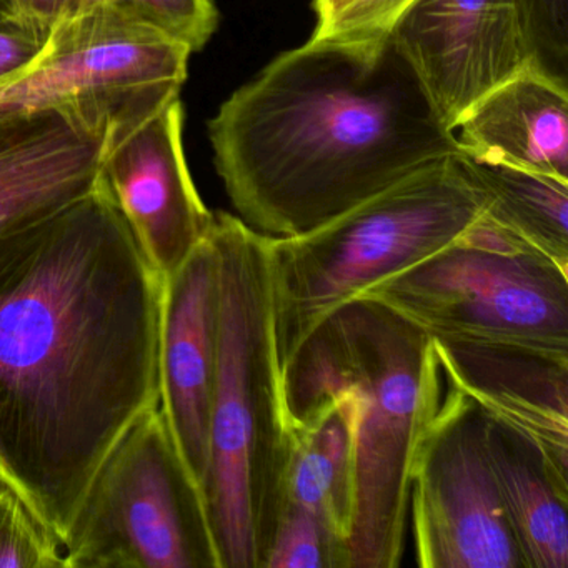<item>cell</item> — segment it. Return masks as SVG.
Segmentation results:
<instances>
[{"label":"cell","instance_id":"obj_1","mask_svg":"<svg viewBox=\"0 0 568 568\" xmlns=\"http://www.w3.org/2000/svg\"><path fill=\"white\" fill-rule=\"evenodd\" d=\"M162 285L101 181L0 237V480L62 545L99 465L161 405Z\"/></svg>","mask_w":568,"mask_h":568},{"label":"cell","instance_id":"obj_2","mask_svg":"<svg viewBox=\"0 0 568 568\" xmlns=\"http://www.w3.org/2000/svg\"><path fill=\"white\" fill-rule=\"evenodd\" d=\"M215 169L245 225L294 237L458 151L392 44L311 38L209 122Z\"/></svg>","mask_w":568,"mask_h":568},{"label":"cell","instance_id":"obj_3","mask_svg":"<svg viewBox=\"0 0 568 568\" xmlns=\"http://www.w3.org/2000/svg\"><path fill=\"white\" fill-rule=\"evenodd\" d=\"M209 237L219 258V347L205 500L221 568H265L291 447L268 237L229 212H214Z\"/></svg>","mask_w":568,"mask_h":568},{"label":"cell","instance_id":"obj_4","mask_svg":"<svg viewBox=\"0 0 568 568\" xmlns=\"http://www.w3.org/2000/svg\"><path fill=\"white\" fill-rule=\"evenodd\" d=\"M285 404L352 385L361 395L348 568H397L408 534L412 467L442 402L432 338L368 298L332 312L295 352Z\"/></svg>","mask_w":568,"mask_h":568},{"label":"cell","instance_id":"obj_5","mask_svg":"<svg viewBox=\"0 0 568 568\" xmlns=\"http://www.w3.org/2000/svg\"><path fill=\"white\" fill-rule=\"evenodd\" d=\"M484 211L452 154L312 231L268 237L282 372L332 312L457 241Z\"/></svg>","mask_w":568,"mask_h":568},{"label":"cell","instance_id":"obj_6","mask_svg":"<svg viewBox=\"0 0 568 568\" xmlns=\"http://www.w3.org/2000/svg\"><path fill=\"white\" fill-rule=\"evenodd\" d=\"M430 338L568 357V268L485 214L457 241L358 295Z\"/></svg>","mask_w":568,"mask_h":568},{"label":"cell","instance_id":"obj_7","mask_svg":"<svg viewBox=\"0 0 568 568\" xmlns=\"http://www.w3.org/2000/svg\"><path fill=\"white\" fill-rule=\"evenodd\" d=\"M65 568H221L207 500L161 405L99 465L64 540Z\"/></svg>","mask_w":568,"mask_h":568},{"label":"cell","instance_id":"obj_8","mask_svg":"<svg viewBox=\"0 0 568 568\" xmlns=\"http://www.w3.org/2000/svg\"><path fill=\"white\" fill-rule=\"evenodd\" d=\"M191 55L155 29L94 9L58 22L41 54L0 82V115L62 109L109 129L115 144L179 99Z\"/></svg>","mask_w":568,"mask_h":568},{"label":"cell","instance_id":"obj_9","mask_svg":"<svg viewBox=\"0 0 568 568\" xmlns=\"http://www.w3.org/2000/svg\"><path fill=\"white\" fill-rule=\"evenodd\" d=\"M487 418L442 395L412 467L408 525L420 568H525L485 444Z\"/></svg>","mask_w":568,"mask_h":568},{"label":"cell","instance_id":"obj_10","mask_svg":"<svg viewBox=\"0 0 568 568\" xmlns=\"http://www.w3.org/2000/svg\"><path fill=\"white\" fill-rule=\"evenodd\" d=\"M445 128L535 62L517 0H417L390 34Z\"/></svg>","mask_w":568,"mask_h":568},{"label":"cell","instance_id":"obj_11","mask_svg":"<svg viewBox=\"0 0 568 568\" xmlns=\"http://www.w3.org/2000/svg\"><path fill=\"white\" fill-rule=\"evenodd\" d=\"M182 129L179 98L115 142L99 175L145 261L162 278L205 241L214 221L192 181Z\"/></svg>","mask_w":568,"mask_h":568},{"label":"cell","instance_id":"obj_12","mask_svg":"<svg viewBox=\"0 0 568 568\" xmlns=\"http://www.w3.org/2000/svg\"><path fill=\"white\" fill-rule=\"evenodd\" d=\"M162 281L161 410L185 467L205 495L219 347V258L211 237Z\"/></svg>","mask_w":568,"mask_h":568},{"label":"cell","instance_id":"obj_13","mask_svg":"<svg viewBox=\"0 0 568 568\" xmlns=\"http://www.w3.org/2000/svg\"><path fill=\"white\" fill-rule=\"evenodd\" d=\"M432 344L450 387L530 445L568 490V357L514 345Z\"/></svg>","mask_w":568,"mask_h":568},{"label":"cell","instance_id":"obj_14","mask_svg":"<svg viewBox=\"0 0 568 568\" xmlns=\"http://www.w3.org/2000/svg\"><path fill=\"white\" fill-rule=\"evenodd\" d=\"M112 144L75 112L0 115V237L92 191Z\"/></svg>","mask_w":568,"mask_h":568},{"label":"cell","instance_id":"obj_15","mask_svg":"<svg viewBox=\"0 0 568 568\" xmlns=\"http://www.w3.org/2000/svg\"><path fill=\"white\" fill-rule=\"evenodd\" d=\"M361 407V395L352 385H334L287 402L291 447L282 510L308 511L347 547L354 527Z\"/></svg>","mask_w":568,"mask_h":568},{"label":"cell","instance_id":"obj_16","mask_svg":"<svg viewBox=\"0 0 568 568\" xmlns=\"http://www.w3.org/2000/svg\"><path fill=\"white\" fill-rule=\"evenodd\" d=\"M458 151L568 181V89L530 62L478 99L454 129Z\"/></svg>","mask_w":568,"mask_h":568},{"label":"cell","instance_id":"obj_17","mask_svg":"<svg viewBox=\"0 0 568 568\" xmlns=\"http://www.w3.org/2000/svg\"><path fill=\"white\" fill-rule=\"evenodd\" d=\"M485 444L525 568H568V490L530 445L488 418Z\"/></svg>","mask_w":568,"mask_h":568},{"label":"cell","instance_id":"obj_18","mask_svg":"<svg viewBox=\"0 0 568 568\" xmlns=\"http://www.w3.org/2000/svg\"><path fill=\"white\" fill-rule=\"evenodd\" d=\"M455 159L484 195L488 221L568 268V181L460 151Z\"/></svg>","mask_w":568,"mask_h":568},{"label":"cell","instance_id":"obj_19","mask_svg":"<svg viewBox=\"0 0 568 568\" xmlns=\"http://www.w3.org/2000/svg\"><path fill=\"white\" fill-rule=\"evenodd\" d=\"M94 9H111L155 29L191 49L192 54L207 45L219 26V12L212 0H65L59 22Z\"/></svg>","mask_w":568,"mask_h":568},{"label":"cell","instance_id":"obj_20","mask_svg":"<svg viewBox=\"0 0 568 568\" xmlns=\"http://www.w3.org/2000/svg\"><path fill=\"white\" fill-rule=\"evenodd\" d=\"M265 568H348L347 541L308 511L285 507Z\"/></svg>","mask_w":568,"mask_h":568},{"label":"cell","instance_id":"obj_21","mask_svg":"<svg viewBox=\"0 0 568 568\" xmlns=\"http://www.w3.org/2000/svg\"><path fill=\"white\" fill-rule=\"evenodd\" d=\"M0 568H65L64 545L8 487H0Z\"/></svg>","mask_w":568,"mask_h":568},{"label":"cell","instance_id":"obj_22","mask_svg":"<svg viewBox=\"0 0 568 568\" xmlns=\"http://www.w3.org/2000/svg\"><path fill=\"white\" fill-rule=\"evenodd\" d=\"M535 62L567 81L568 0H517Z\"/></svg>","mask_w":568,"mask_h":568},{"label":"cell","instance_id":"obj_23","mask_svg":"<svg viewBox=\"0 0 568 568\" xmlns=\"http://www.w3.org/2000/svg\"><path fill=\"white\" fill-rule=\"evenodd\" d=\"M417 0H358L327 31L312 38L335 39L348 44H384L390 39L392 29L398 19Z\"/></svg>","mask_w":568,"mask_h":568},{"label":"cell","instance_id":"obj_24","mask_svg":"<svg viewBox=\"0 0 568 568\" xmlns=\"http://www.w3.org/2000/svg\"><path fill=\"white\" fill-rule=\"evenodd\" d=\"M48 39L39 38L18 26H0V82L21 72L31 64Z\"/></svg>","mask_w":568,"mask_h":568},{"label":"cell","instance_id":"obj_25","mask_svg":"<svg viewBox=\"0 0 568 568\" xmlns=\"http://www.w3.org/2000/svg\"><path fill=\"white\" fill-rule=\"evenodd\" d=\"M12 21L39 38L48 39L61 19L65 0H8Z\"/></svg>","mask_w":568,"mask_h":568},{"label":"cell","instance_id":"obj_26","mask_svg":"<svg viewBox=\"0 0 568 568\" xmlns=\"http://www.w3.org/2000/svg\"><path fill=\"white\" fill-rule=\"evenodd\" d=\"M358 0H314V11L317 14V26L314 36L327 31L348 9L354 8Z\"/></svg>","mask_w":568,"mask_h":568},{"label":"cell","instance_id":"obj_27","mask_svg":"<svg viewBox=\"0 0 568 568\" xmlns=\"http://www.w3.org/2000/svg\"><path fill=\"white\" fill-rule=\"evenodd\" d=\"M14 24L12 21L11 8H9L8 0H0V26Z\"/></svg>","mask_w":568,"mask_h":568},{"label":"cell","instance_id":"obj_28","mask_svg":"<svg viewBox=\"0 0 568 568\" xmlns=\"http://www.w3.org/2000/svg\"><path fill=\"white\" fill-rule=\"evenodd\" d=\"M2 485H4V481L0 480V487H2Z\"/></svg>","mask_w":568,"mask_h":568}]
</instances>
